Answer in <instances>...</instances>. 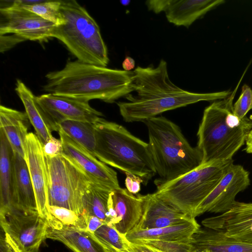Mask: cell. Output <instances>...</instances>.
<instances>
[{
	"label": "cell",
	"mask_w": 252,
	"mask_h": 252,
	"mask_svg": "<svg viewBox=\"0 0 252 252\" xmlns=\"http://www.w3.org/2000/svg\"><path fill=\"white\" fill-rule=\"evenodd\" d=\"M133 72V88L136 94H129L125 97L127 101L117 102L121 116L127 123L144 122L165 111L201 101L222 99L232 93H196L183 90L170 80L163 59L156 67L138 66Z\"/></svg>",
	"instance_id": "6da1fadb"
},
{
	"label": "cell",
	"mask_w": 252,
	"mask_h": 252,
	"mask_svg": "<svg viewBox=\"0 0 252 252\" xmlns=\"http://www.w3.org/2000/svg\"><path fill=\"white\" fill-rule=\"evenodd\" d=\"M133 76V71L111 69L78 60L68 61L62 69L46 75L43 90L87 101L99 99L113 103L134 92Z\"/></svg>",
	"instance_id": "7a4b0ae2"
},
{
	"label": "cell",
	"mask_w": 252,
	"mask_h": 252,
	"mask_svg": "<svg viewBox=\"0 0 252 252\" xmlns=\"http://www.w3.org/2000/svg\"><path fill=\"white\" fill-rule=\"evenodd\" d=\"M243 76L229 96L204 110L196 146L202 155V164L232 159L252 129V120L247 117L240 119L233 113V100Z\"/></svg>",
	"instance_id": "3957f363"
},
{
	"label": "cell",
	"mask_w": 252,
	"mask_h": 252,
	"mask_svg": "<svg viewBox=\"0 0 252 252\" xmlns=\"http://www.w3.org/2000/svg\"><path fill=\"white\" fill-rule=\"evenodd\" d=\"M147 126L148 145L157 174L156 186L182 176L202 164V155L190 145L176 124L163 116L143 122Z\"/></svg>",
	"instance_id": "277c9868"
},
{
	"label": "cell",
	"mask_w": 252,
	"mask_h": 252,
	"mask_svg": "<svg viewBox=\"0 0 252 252\" xmlns=\"http://www.w3.org/2000/svg\"><path fill=\"white\" fill-rule=\"evenodd\" d=\"M96 137L94 156L125 174L139 177L143 184L157 174L149 145L125 127L101 118L94 124Z\"/></svg>",
	"instance_id": "5b68a950"
},
{
	"label": "cell",
	"mask_w": 252,
	"mask_h": 252,
	"mask_svg": "<svg viewBox=\"0 0 252 252\" xmlns=\"http://www.w3.org/2000/svg\"><path fill=\"white\" fill-rule=\"evenodd\" d=\"M61 1L65 22L56 26L52 37L63 43L77 60L106 67L108 50L95 21L76 0Z\"/></svg>",
	"instance_id": "8992f818"
},
{
	"label": "cell",
	"mask_w": 252,
	"mask_h": 252,
	"mask_svg": "<svg viewBox=\"0 0 252 252\" xmlns=\"http://www.w3.org/2000/svg\"><path fill=\"white\" fill-rule=\"evenodd\" d=\"M233 162L232 159L201 164L173 181L157 186L156 192L194 218L196 209L214 189Z\"/></svg>",
	"instance_id": "52a82bcc"
},
{
	"label": "cell",
	"mask_w": 252,
	"mask_h": 252,
	"mask_svg": "<svg viewBox=\"0 0 252 252\" xmlns=\"http://www.w3.org/2000/svg\"><path fill=\"white\" fill-rule=\"evenodd\" d=\"M45 159L48 207H62L82 215L83 198L93 181L63 154L52 158L45 156Z\"/></svg>",
	"instance_id": "ba28073f"
},
{
	"label": "cell",
	"mask_w": 252,
	"mask_h": 252,
	"mask_svg": "<svg viewBox=\"0 0 252 252\" xmlns=\"http://www.w3.org/2000/svg\"><path fill=\"white\" fill-rule=\"evenodd\" d=\"M0 228L18 252H39L48 222L37 211L11 208L0 213Z\"/></svg>",
	"instance_id": "9c48e42d"
},
{
	"label": "cell",
	"mask_w": 252,
	"mask_h": 252,
	"mask_svg": "<svg viewBox=\"0 0 252 252\" xmlns=\"http://www.w3.org/2000/svg\"><path fill=\"white\" fill-rule=\"evenodd\" d=\"M0 35L12 33L24 40L43 41L52 37L56 27L14 1L0 9Z\"/></svg>",
	"instance_id": "30bf717a"
},
{
	"label": "cell",
	"mask_w": 252,
	"mask_h": 252,
	"mask_svg": "<svg viewBox=\"0 0 252 252\" xmlns=\"http://www.w3.org/2000/svg\"><path fill=\"white\" fill-rule=\"evenodd\" d=\"M250 185V173L243 166L231 163L211 192L196 209L195 218L204 213H224L233 206L236 195Z\"/></svg>",
	"instance_id": "8fae6325"
},
{
	"label": "cell",
	"mask_w": 252,
	"mask_h": 252,
	"mask_svg": "<svg viewBox=\"0 0 252 252\" xmlns=\"http://www.w3.org/2000/svg\"><path fill=\"white\" fill-rule=\"evenodd\" d=\"M59 134L63 145V154L71 159L94 183L111 190L120 188L117 173L107 164L73 141L64 132Z\"/></svg>",
	"instance_id": "7c38bea8"
},
{
	"label": "cell",
	"mask_w": 252,
	"mask_h": 252,
	"mask_svg": "<svg viewBox=\"0 0 252 252\" xmlns=\"http://www.w3.org/2000/svg\"><path fill=\"white\" fill-rule=\"evenodd\" d=\"M109 221L107 224L121 235H126L136 228L143 214L144 195L136 196L126 189H114L108 202Z\"/></svg>",
	"instance_id": "4fadbf2b"
},
{
	"label": "cell",
	"mask_w": 252,
	"mask_h": 252,
	"mask_svg": "<svg viewBox=\"0 0 252 252\" xmlns=\"http://www.w3.org/2000/svg\"><path fill=\"white\" fill-rule=\"evenodd\" d=\"M201 223L227 237L252 243V203L236 201L229 211L206 218Z\"/></svg>",
	"instance_id": "5bb4252c"
},
{
	"label": "cell",
	"mask_w": 252,
	"mask_h": 252,
	"mask_svg": "<svg viewBox=\"0 0 252 252\" xmlns=\"http://www.w3.org/2000/svg\"><path fill=\"white\" fill-rule=\"evenodd\" d=\"M37 100L58 126L65 120L94 124L103 116L92 107L89 101L48 93L36 96Z\"/></svg>",
	"instance_id": "9a60e30c"
},
{
	"label": "cell",
	"mask_w": 252,
	"mask_h": 252,
	"mask_svg": "<svg viewBox=\"0 0 252 252\" xmlns=\"http://www.w3.org/2000/svg\"><path fill=\"white\" fill-rule=\"evenodd\" d=\"M32 182L39 214L49 216L48 180L43 145L36 134L29 132L26 141L25 158Z\"/></svg>",
	"instance_id": "2e32d148"
},
{
	"label": "cell",
	"mask_w": 252,
	"mask_h": 252,
	"mask_svg": "<svg viewBox=\"0 0 252 252\" xmlns=\"http://www.w3.org/2000/svg\"><path fill=\"white\" fill-rule=\"evenodd\" d=\"M192 218H195L155 192L144 195L143 214L136 229H147L177 225Z\"/></svg>",
	"instance_id": "e0dca14e"
},
{
	"label": "cell",
	"mask_w": 252,
	"mask_h": 252,
	"mask_svg": "<svg viewBox=\"0 0 252 252\" xmlns=\"http://www.w3.org/2000/svg\"><path fill=\"white\" fill-rule=\"evenodd\" d=\"M47 238L60 241L73 252H107L94 234L65 225L49 214Z\"/></svg>",
	"instance_id": "ac0fdd59"
},
{
	"label": "cell",
	"mask_w": 252,
	"mask_h": 252,
	"mask_svg": "<svg viewBox=\"0 0 252 252\" xmlns=\"http://www.w3.org/2000/svg\"><path fill=\"white\" fill-rule=\"evenodd\" d=\"M15 91L21 100L31 124L42 145L52 137L53 131L58 127L45 111L32 92L20 80H17Z\"/></svg>",
	"instance_id": "d6986e66"
},
{
	"label": "cell",
	"mask_w": 252,
	"mask_h": 252,
	"mask_svg": "<svg viewBox=\"0 0 252 252\" xmlns=\"http://www.w3.org/2000/svg\"><path fill=\"white\" fill-rule=\"evenodd\" d=\"M224 2L223 0H166L163 12L169 22L189 28L196 20Z\"/></svg>",
	"instance_id": "ffe728a7"
},
{
	"label": "cell",
	"mask_w": 252,
	"mask_h": 252,
	"mask_svg": "<svg viewBox=\"0 0 252 252\" xmlns=\"http://www.w3.org/2000/svg\"><path fill=\"white\" fill-rule=\"evenodd\" d=\"M13 169L12 208L37 211L35 193L27 162L23 157L14 151Z\"/></svg>",
	"instance_id": "44dd1931"
},
{
	"label": "cell",
	"mask_w": 252,
	"mask_h": 252,
	"mask_svg": "<svg viewBox=\"0 0 252 252\" xmlns=\"http://www.w3.org/2000/svg\"><path fill=\"white\" fill-rule=\"evenodd\" d=\"M30 121L27 113L0 106V128L3 130L14 152L25 158L26 141Z\"/></svg>",
	"instance_id": "7402d4cb"
},
{
	"label": "cell",
	"mask_w": 252,
	"mask_h": 252,
	"mask_svg": "<svg viewBox=\"0 0 252 252\" xmlns=\"http://www.w3.org/2000/svg\"><path fill=\"white\" fill-rule=\"evenodd\" d=\"M200 228V225L195 218H192L186 222L166 227L135 229L128 233L125 237L131 243L148 240L183 241L191 239Z\"/></svg>",
	"instance_id": "603a6c76"
},
{
	"label": "cell",
	"mask_w": 252,
	"mask_h": 252,
	"mask_svg": "<svg viewBox=\"0 0 252 252\" xmlns=\"http://www.w3.org/2000/svg\"><path fill=\"white\" fill-rule=\"evenodd\" d=\"M194 249H206L211 252H252V243L227 237L221 232L200 228L191 238Z\"/></svg>",
	"instance_id": "cb8c5ba5"
},
{
	"label": "cell",
	"mask_w": 252,
	"mask_h": 252,
	"mask_svg": "<svg viewBox=\"0 0 252 252\" xmlns=\"http://www.w3.org/2000/svg\"><path fill=\"white\" fill-rule=\"evenodd\" d=\"M0 143V213H2L12 206L13 150L1 128Z\"/></svg>",
	"instance_id": "d4e9b609"
},
{
	"label": "cell",
	"mask_w": 252,
	"mask_h": 252,
	"mask_svg": "<svg viewBox=\"0 0 252 252\" xmlns=\"http://www.w3.org/2000/svg\"><path fill=\"white\" fill-rule=\"evenodd\" d=\"M112 190L92 182L83 198L84 216H93L108 223V202Z\"/></svg>",
	"instance_id": "484cf974"
},
{
	"label": "cell",
	"mask_w": 252,
	"mask_h": 252,
	"mask_svg": "<svg viewBox=\"0 0 252 252\" xmlns=\"http://www.w3.org/2000/svg\"><path fill=\"white\" fill-rule=\"evenodd\" d=\"M58 131L64 132L73 141L88 151L94 156L96 147L95 131L94 124L65 120L58 124Z\"/></svg>",
	"instance_id": "4316f807"
},
{
	"label": "cell",
	"mask_w": 252,
	"mask_h": 252,
	"mask_svg": "<svg viewBox=\"0 0 252 252\" xmlns=\"http://www.w3.org/2000/svg\"><path fill=\"white\" fill-rule=\"evenodd\" d=\"M23 8L33 12L42 18L57 26L64 23L65 21L61 12V1H45L38 3H28L16 0Z\"/></svg>",
	"instance_id": "83f0119b"
},
{
	"label": "cell",
	"mask_w": 252,
	"mask_h": 252,
	"mask_svg": "<svg viewBox=\"0 0 252 252\" xmlns=\"http://www.w3.org/2000/svg\"><path fill=\"white\" fill-rule=\"evenodd\" d=\"M94 235L106 248L118 252H131L129 241L111 225L105 223L101 225Z\"/></svg>",
	"instance_id": "f1b7e54d"
},
{
	"label": "cell",
	"mask_w": 252,
	"mask_h": 252,
	"mask_svg": "<svg viewBox=\"0 0 252 252\" xmlns=\"http://www.w3.org/2000/svg\"><path fill=\"white\" fill-rule=\"evenodd\" d=\"M48 211L49 214L63 224L86 230L87 225L84 216L66 208L56 206H49Z\"/></svg>",
	"instance_id": "f546056e"
},
{
	"label": "cell",
	"mask_w": 252,
	"mask_h": 252,
	"mask_svg": "<svg viewBox=\"0 0 252 252\" xmlns=\"http://www.w3.org/2000/svg\"><path fill=\"white\" fill-rule=\"evenodd\" d=\"M133 243L145 244L161 252H191L194 249L191 243V238L187 240L173 241H139Z\"/></svg>",
	"instance_id": "4dcf8cb0"
},
{
	"label": "cell",
	"mask_w": 252,
	"mask_h": 252,
	"mask_svg": "<svg viewBox=\"0 0 252 252\" xmlns=\"http://www.w3.org/2000/svg\"><path fill=\"white\" fill-rule=\"evenodd\" d=\"M252 109V89L247 84L242 86L241 94L233 104V113L240 119L246 117Z\"/></svg>",
	"instance_id": "1f68e13d"
},
{
	"label": "cell",
	"mask_w": 252,
	"mask_h": 252,
	"mask_svg": "<svg viewBox=\"0 0 252 252\" xmlns=\"http://www.w3.org/2000/svg\"><path fill=\"white\" fill-rule=\"evenodd\" d=\"M43 150L45 156L48 157L62 155L63 150L62 141L53 136L43 145Z\"/></svg>",
	"instance_id": "d6a6232c"
},
{
	"label": "cell",
	"mask_w": 252,
	"mask_h": 252,
	"mask_svg": "<svg viewBox=\"0 0 252 252\" xmlns=\"http://www.w3.org/2000/svg\"><path fill=\"white\" fill-rule=\"evenodd\" d=\"M126 189L132 194H137L141 190V184H143V181L134 175L128 173H126Z\"/></svg>",
	"instance_id": "836d02e7"
},
{
	"label": "cell",
	"mask_w": 252,
	"mask_h": 252,
	"mask_svg": "<svg viewBox=\"0 0 252 252\" xmlns=\"http://www.w3.org/2000/svg\"><path fill=\"white\" fill-rule=\"evenodd\" d=\"M84 216V215H83ZM85 218L87 228L86 230L94 234L105 222L98 218L93 216H84Z\"/></svg>",
	"instance_id": "e575fe53"
},
{
	"label": "cell",
	"mask_w": 252,
	"mask_h": 252,
	"mask_svg": "<svg viewBox=\"0 0 252 252\" xmlns=\"http://www.w3.org/2000/svg\"><path fill=\"white\" fill-rule=\"evenodd\" d=\"M0 252H18L1 228L0 237Z\"/></svg>",
	"instance_id": "d590c367"
},
{
	"label": "cell",
	"mask_w": 252,
	"mask_h": 252,
	"mask_svg": "<svg viewBox=\"0 0 252 252\" xmlns=\"http://www.w3.org/2000/svg\"><path fill=\"white\" fill-rule=\"evenodd\" d=\"M149 10L152 11L155 13L163 12L166 6V0H151L145 2Z\"/></svg>",
	"instance_id": "8d00e7d4"
},
{
	"label": "cell",
	"mask_w": 252,
	"mask_h": 252,
	"mask_svg": "<svg viewBox=\"0 0 252 252\" xmlns=\"http://www.w3.org/2000/svg\"><path fill=\"white\" fill-rule=\"evenodd\" d=\"M129 248L131 252H161L146 245L130 242H129Z\"/></svg>",
	"instance_id": "74e56055"
},
{
	"label": "cell",
	"mask_w": 252,
	"mask_h": 252,
	"mask_svg": "<svg viewBox=\"0 0 252 252\" xmlns=\"http://www.w3.org/2000/svg\"><path fill=\"white\" fill-rule=\"evenodd\" d=\"M135 62L133 58L126 56L122 63V66L124 70L130 71L135 67Z\"/></svg>",
	"instance_id": "f35d334b"
},
{
	"label": "cell",
	"mask_w": 252,
	"mask_h": 252,
	"mask_svg": "<svg viewBox=\"0 0 252 252\" xmlns=\"http://www.w3.org/2000/svg\"><path fill=\"white\" fill-rule=\"evenodd\" d=\"M246 147L245 151L249 154H252V129L249 132L245 141Z\"/></svg>",
	"instance_id": "ab89813d"
},
{
	"label": "cell",
	"mask_w": 252,
	"mask_h": 252,
	"mask_svg": "<svg viewBox=\"0 0 252 252\" xmlns=\"http://www.w3.org/2000/svg\"><path fill=\"white\" fill-rule=\"evenodd\" d=\"M191 252H211L210 250L206 249H194Z\"/></svg>",
	"instance_id": "60d3db41"
},
{
	"label": "cell",
	"mask_w": 252,
	"mask_h": 252,
	"mask_svg": "<svg viewBox=\"0 0 252 252\" xmlns=\"http://www.w3.org/2000/svg\"><path fill=\"white\" fill-rule=\"evenodd\" d=\"M130 2V1H129V0L121 1V3L124 5H127Z\"/></svg>",
	"instance_id": "b9f144b4"
},
{
	"label": "cell",
	"mask_w": 252,
	"mask_h": 252,
	"mask_svg": "<svg viewBox=\"0 0 252 252\" xmlns=\"http://www.w3.org/2000/svg\"><path fill=\"white\" fill-rule=\"evenodd\" d=\"M107 251V252H118L115 250H113L110 248L105 247Z\"/></svg>",
	"instance_id": "7bdbcfd3"
}]
</instances>
